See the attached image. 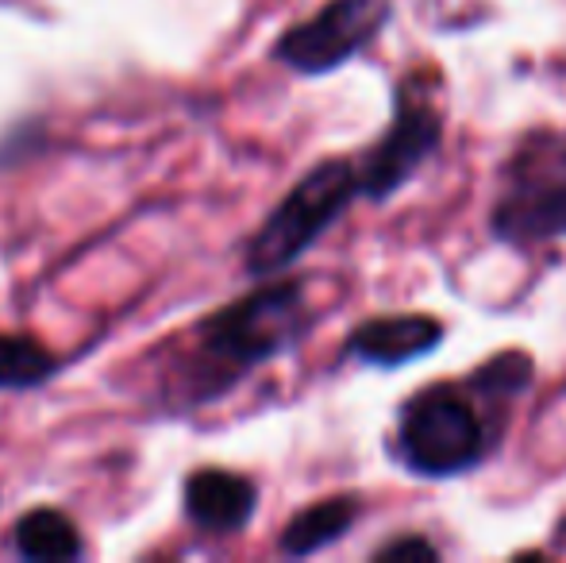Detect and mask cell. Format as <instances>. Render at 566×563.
<instances>
[{
  "label": "cell",
  "instance_id": "obj_10",
  "mask_svg": "<svg viewBox=\"0 0 566 563\" xmlns=\"http://www.w3.org/2000/svg\"><path fill=\"white\" fill-rule=\"evenodd\" d=\"M15 552L23 560H77L82 536L77 525L59 510H31L15 525Z\"/></svg>",
  "mask_w": 566,
  "mask_h": 563
},
{
  "label": "cell",
  "instance_id": "obj_5",
  "mask_svg": "<svg viewBox=\"0 0 566 563\" xmlns=\"http://www.w3.org/2000/svg\"><path fill=\"white\" fill-rule=\"evenodd\" d=\"M394 15V0H328L316 15L293 23L274 46V59L293 74L321 77L363 54Z\"/></svg>",
  "mask_w": 566,
  "mask_h": 563
},
{
  "label": "cell",
  "instance_id": "obj_12",
  "mask_svg": "<svg viewBox=\"0 0 566 563\" xmlns=\"http://www.w3.org/2000/svg\"><path fill=\"white\" fill-rule=\"evenodd\" d=\"M374 560H412V563H432V560H440V552H436V544L428 541V536H420V533H405V536H397V541H389V544H381L378 552H374Z\"/></svg>",
  "mask_w": 566,
  "mask_h": 563
},
{
  "label": "cell",
  "instance_id": "obj_6",
  "mask_svg": "<svg viewBox=\"0 0 566 563\" xmlns=\"http://www.w3.org/2000/svg\"><path fill=\"white\" fill-rule=\"evenodd\" d=\"M440 139H443V113L432 105V97L424 90L409 93V85L401 82L397 85L394 121H389L386 136L366 150L363 166H355L358 189L370 201L394 197L440 150Z\"/></svg>",
  "mask_w": 566,
  "mask_h": 563
},
{
  "label": "cell",
  "instance_id": "obj_4",
  "mask_svg": "<svg viewBox=\"0 0 566 563\" xmlns=\"http://www.w3.org/2000/svg\"><path fill=\"white\" fill-rule=\"evenodd\" d=\"M363 194L358 170L347 158H324L285 194V201L262 220L254 240L247 243V271L266 279L293 267Z\"/></svg>",
  "mask_w": 566,
  "mask_h": 563
},
{
  "label": "cell",
  "instance_id": "obj_9",
  "mask_svg": "<svg viewBox=\"0 0 566 563\" xmlns=\"http://www.w3.org/2000/svg\"><path fill=\"white\" fill-rule=\"evenodd\" d=\"M355 521H358V498H350V494L324 498V502L301 510L297 518L285 525L282 552L285 556H313V552H324L328 544L343 541Z\"/></svg>",
  "mask_w": 566,
  "mask_h": 563
},
{
  "label": "cell",
  "instance_id": "obj_1",
  "mask_svg": "<svg viewBox=\"0 0 566 563\" xmlns=\"http://www.w3.org/2000/svg\"><path fill=\"white\" fill-rule=\"evenodd\" d=\"M313 313L301 282H277L231 301L193 329V347L181 367V394L212 402L235 386L247 371L277 359L305 340Z\"/></svg>",
  "mask_w": 566,
  "mask_h": 563
},
{
  "label": "cell",
  "instance_id": "obj_7",
  "mask_svg": "<svg viewBox=\"0 0 566 563\" xmlns=\"http://www.w3.org/2000/svg\"><path fill=\"white\" fill-rule=\"evenodd\" d=\"M443 324L428 313H397V316H374L358 324L347 336V355L366 367H405L424 355H432L443 340Z\"/></svg>",
  "mask_w": 566,
  "mask_h": 563
},
{
  "label": "cell",
  "instance_id": "obj_8",
  "mask_svg": "<svg viewBox=\"0 0 566 563\" xmlns=\"http://www.w3.org/2000/svg\"><path fill=\"white\" fill-rule=\"evenodd\" d=\"M254 502H259L254 482L224 467H201L186 482V513L205 533H239L254 518Z\"/></svg>",
  "mask_w": 566,
  "mask_h": 563
},
{
  "label": "cell",
  "instance_id": "obj_3",
  "mask_svg": "<svg viewBox=\"0 0 566 563\" xmlns=\"http://www.w3.org/2000/svg\"><path fill=\"white\" fill-rule=\"evenodd\" d=\"M490 236L513 248L566 240V136L528 132L516 143L501 166Z\"/></svg>",
  "mask_w": 566,
  "mask_h": 563
},
{
  "label": "cell",
  "instance_id": "obj_2",
  "mask_svg": "<svg viewBox=\"0 0 566 563\" xmlns=\"http://www.w3.org/2000/svg\"><path fill=\"white\" fill-rule=\"evenodd\" d=\"M482 398L485 394L474 386V378L459 386L436 383L412 394L397 414L394 459L420 479H454L474 471L493 444Z\"/></svg>",
  "mask_w": 566,
  "mask_h": 563
},
{
  "label": "cell",
  "instance_id": "obj_11",
  "mask_svg": "<svg viewBox=\"0 0 566 563\" xmlns=\"http://www.w3.org/2000/svg\"><path fill=\"white\" fill-rule=\"evenodd\" d=\"M59 371V359L35 336L0 332V390H31Z\"/></svg>",
  "mask_w": 566,
  "mask_h": 563
}]
</instances>
